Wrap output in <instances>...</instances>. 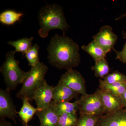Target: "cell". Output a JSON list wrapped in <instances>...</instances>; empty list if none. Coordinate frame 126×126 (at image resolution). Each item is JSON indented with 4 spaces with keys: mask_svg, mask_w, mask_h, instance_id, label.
Returning a JSON list of instances; mask_svg holds the SVG:
<instances>
[{
    "mask_svg": "<svg viewBox=\"0 0 126 126\" xmlns=\"http://www.w3.org/2000/svg\"><path fill=\"white\" fill-rule=\"evenodd\" d=\"M22 107L18 113L24 126H28V123L33 118L34 115L38 111V109L32 106L27 99H23Z\"/></svg>",
    "mask_w": 126,
    "mask_h": 126,
    "instance_id": "cell-14",
    "label": "cell"
},
{
    "mask_svg": "<svg viewBox=\"0 0 126 126\" xmlns=\"http://www.w3.org/2000/svg\"><path fill=\"white\" fill-rule=\"evenodd\" d=\"M122 99L124 108L126 110V90L122 97Z\"/></svg>",
    "mask_w": 126,
    "mask_h": 126,
    "instance_id": "cell-27",
    "label": "cell"
},
{
    "mask_svg": "<svg viewBox=\"0 0 126 126\" xmlns=\"http://www.w3.org/2000/svg\"><path fill=\"white\" fill-rule=\"evenodd\" d=\"M58 83L66 86L79 94L83 95L87 94L83 77L79 72L73 69L67 70L61 76Z\"/></svg>",
    "mask_w": 126,
    "mask_h": 126,
    "instance_id": "cell-6",
    "label": "cell"
},
{
    "mask_svg": "<svg viewBox=\"0 0 126 126\" xmlns=\"http://www.w3.org/2000/svg\"><path fill=\"white\" fill-rule=\"evenodd\" d=\"M39 46L37 44H34L25 54V56L29 62V65L31 67L35 66L40 62L39 57Z\"/></svg>",
    "mask_w": 126,
    "mask_h": 126,
    "instance_id": "cell-22",
    "label": "cell"
},
{
    "mask_svg": "<svg viewBox=\"0 0 126 126\" xmlns=\"http://www.w3.org/2000/svg\"><path fill=\"white\" fill-rule=\"evenodd\" d=\"M96 126H126V110L123 109L99 117Z\"/></svg>",
    "mask_w": 126,
    "mask_h": 126,
    "instance_id": "cell-10",
    "label": "cell"
},
{
    "mask_svg": "<svg viewBox=\"0 0 126 126\" xmlns=\"http://www.w3.org/2000/svg\"><path fill=\"white\" fill-rule=\"evenodd\" d=\"M93 39L107 54L113 49L118 37L113 33L111 26L105 25L101 27L99 32L93 36Z\"/></svg>",
    "mask_w": 126,
    "mask_h": 126,
    "instance_id": "cell-8",
    "label": "cell"
},
{
    "mask_svg": "<svg viewBox=\"0 0 126 126\" xmlns=\"http://www.w3.org/2000/svg\"><path fill=\"white\" fill-rule=\"evenodd\" d=\"M78 101L80 114L98 117L105 115L101 98L97 90L93 94L82 95Z\"/></svg>",
    "mask_w": 126,
    "mask_h": 126,
    "instance_id": "cell-5",
    "label": "cell"
},
{
    "mask_svg": "<svg viewBox=\"0 0 126 126\" xmlns=\"http://www.w3.org/2000/svg\"><path fill=\"white\" fill-rule=\"evenodd\" d=\"M47 50L49 63L58 69L70 70L80 63L79 45L65 35H55L50 40Z\"/></svg>",
    "mask_w": 126,
    "mask_h": 126,
    "instance_id": "cell-1",
    "label": "cell"
},
{
    "mask_svg": "<svg viewBox=\"0 0 126 126\" xmlns=\"http://www.w3.org/2000/svg\"></svg>",
    "mask_w": 126,
    "mask_h": 126,
    "instance_id": "cell-29",
    "label": "cell"
},
{
    "mask_svg": "<svg viewBox=\"0 0 126 126\" xmlns=\"http://www.w3.org/2000/svg\"><path fill=\"white\" fill-rule=\"evenodd\" d=\"M38 18L40 26L38 33L44 38L53 30H61L65 35V32L70 27L66 21L63 7L58 4H47L42 7L38 13Z\"/></svg>",
    "mask_w": 126,
    "mask_h": 126,
    "instance_id": "cell-2",
    "label": "cell"
},
{
    "mask_svg": "<svg viewBox=\"0 0 126 126\" xmlns=\"http://www.w3.org/2000/svg\"><path fill=\"white\" fill-rule=\"evenodd\" d=\"M99 117L80 114L76 126H96Z\"/></svg>",
    "mask_w": 126,
    "mask_h": 126,
    "instance_id": "cell-23",
    "label": "cell"
},
{
    "mask_svg": "<svg viewBox=\"0 0 126 126\" xmlns=\"http://www.w3.org/2000/svg\"><path fill=\"white\" fill-rule=\"evenodd\" d=\"M33 39V37L22 38L15 41H10L7 42V44L15 47L14 51L16 53L20 52L22 53L23 55H25V54L32 46Z\"/></svg>",
    "mask_w": 126,
    "mask_h": 126,
    "instance_id": "cell-19",
    "label": "cell"
},
{
    "mask_svg": "<svg viewBox=\"0 0 126 126\" xmlns=\"http://www.w3.org/2000/svg\"><path fill=\"white\" fill-rule=\"evenodd\" d=\"M54 87L47 84V82L36 90L33 97L37 108L40 111L48 108L53 99Z\"/></svg>",
    "mask_w": 126,
    "mask_h": 126,
    "instance_id": "cell-9",
    "label": "cell"
},
{
    "mask_svg": "<svg viewBox=\"0 0 126 126\" xmlns=\"http://www.w3.org/2000/svg\"><path fill=\"white\" fill-rule=\"evenodd\" d=\"M126 12L125 14H123V15H122L119 16V17L116 18V20H119L121 19L122 18H124V17H126Z\"/></svg>",
    "mask_w": 126,
    "mask_h": 126,
    "instance_id": "cell-28",
    "label": "cell"
},
{
    "mask_svg": "<svg viewBox=\"0 0 126 126\" xmlns=\"http://www.w3.org/2000/svg\"><path fill=\"white\" fill-rule=\"evenodd\" d=\"M103 81L105 83L109 84L125 82H126V76L118 71H115L107 75Z\"/></svg>",
    "mask_w": 126,
    "mask_h": 126,
    "instance_id": "cell-24",
    "label": "cell"
},
{
    "mask_svg": "<svg viewBox=\"0 0 126 126\" xmlns=\"http://www.w3.org/2000/svg\"><path fill=\"white\" fill-rule=\"evenodd\" d=\"M24 15L21 12H17L12 10H7L0 14V22L2 24L11 25L20 20Z\"/></svg>",
    "mask_w": 126,
    "mask_h": 126,
    "instance_id": "cell-18",
    "label": "cell"
},
{
    "mask_svg": "<svg viewBox=\"0 0 126 126\" xmlns=\"http://www.w3.org/2000/svg\"><path fill=\"white\" fill-rule=\"evenodd\" d=\"M0 126H13L10 122L7 121L4 119H0Z\"/></svg>",
    "mask_w": 126,
    "mask_h": 126,
    "instance_id": "cell-26",
    "label": "cell"
},
{
    "mask_svg": "<svg viewBox=\"0 0 126 126\" xmlns=\"http://www.w3.org/2000/svg\"><path fill=\"white\" fill-rule=\"evenodd\" d=\"M95 61V64L91 68L94 71L95 76L97 78H104L109 74L110 70L109 65L105 58Z\"/></svg>",
    "mask_w": 126,
    "mask_h": 126,
    "instance_id": "cell-20",
    "label": "cell"
},
{
    "mask_svg": "<svg viewBox=\"0 0 126 126\" xmlns=\"http://www.w3.org/2000/svg\"><path fill=\"white\" fill-rule=\"evenodd\" d=\"M15 51H9L5 55V60L0 68V71L6 84V89L11 91L16 89L18 85L23 84L26 72L19 66V62L16 59Z\"/></svg>",
    "mask_w": 126,
    "mask_h": 126,
    "instance_id": "cell-4",
    "label": "cell"
},
{
    "mask_svg": "<svg viewBox=\"0 0 126 126\" xmlns=\"http://www.w3.org/2000/svg\"><path fill=\"white\" fill-rule=\"evenodd\" d=\"M40 122V126H57L59 114L52 104L48 108L36 113Z\"/></svg>",
    "mask_w": 126,
    "mask_h": 126,
    "instance_id": "cell-13",
    "label": "cell"
},
{
    "mask_svg": "<svg viewBox=\"0 0 126 126\" xmlns=\"http://www.w3.org/2000/svg\"><path fill=\"white\" fill-rule=\"evenodd\" d=\"M101 98L105 114L115 112L124 108L122 98L110 93L97 89Z\"/></svg>",
    "mask_w": 126,
    "mask_h": 126,
    "instance_id": "cell-11",
    "label": "cell"
},
{
    "mask_svg": "<svg viewBox=\"0 0 126 126\" xmlns=\"http://www.w3.org/2000/svg\"><path fill=\"white\" fill-rule=\"evenodd\" d=\"M78 119L77 114L59 113L57 126H76Z\"/></svg>",
    "mask_w": 126,
    "mask_h": 126,
    "instance_id": "cell-21",
    "label": "cell"
},
{
    "mask_svg": "<svg viewBox=\"0 0 126 126\" xmlns=\"http://www.w3.org/2000/svg\"><path fill=\"white\" fill-rule=\"evenodd\" d=\"M48 70V67L41 62L31 67L30 70L26 72L23 85L16 97L22 100L25 98L32 101L36 90L46 82L45 76Z\"/></svg>",
    "mask_w": 126,
    "mask_h": 126,
    "instance_id": "cell-3",
    "label": "cell"
},
{
    "mask_svg": "<svg viewBox=\"0 0 126 126\" xmlns=\"http://www.w3.org/2000/svg\"><path fill=\"white\" fill-rule=\"evenodd\" d=\"M10 91L0 89V119L9 118L16 124L18 112L12 98Z\"/></svg>",
    "mask_w": 126,
    "mask_h": 126,
    "instance_id": "cell-7",
    "label": "cell"
},
{
    "mask_svg": "<svg viewBox=\"0 0 126 126\" xmlns=\"http://www.w3.org/2000/svg\"><path fill=\"white\" fill-rule=\"evenodd\" d=\"M99 89L111 93L116 96L122 98L126 90V82L109 84L99 80Z\"/></svg>",
    "mask_w": 126,
    "mask_h": 126,
    "instance_id": "cell-15",
    "label": "cell"
},
{
    "mask_svg": "<svg viewBox=\"0 0 126 126\" xmlns=\"http://www.w3.org/2000/svg\"><path fill=\"white\" fill-rule=\"evenodd\" d=\"M51 104L58 114L62 113L77 114L79 110L78 99L74 102H65L57 103L52 101Z\"/></svg>",
    "mask_w": 126,
    "mask_h": 126,
    "instance_id": "cell-17",
    "label": "cell"
},
{
    "mask_svg": "<svg viewBox=\"0 0 126 126\" xmlns=\"http://www.w3.org/2000/svg\"><path fill=\"white\" fill-rule=\"evenodd\" d=\"M123 38L126 39V42L121 51H118L113 48L116 54V59L126 64V32H123L122 33Z\"/></svg>",
    "mask_w": 126,
    "mask_h": 126,
    "instance_id": "cell-25",
    "label": "cell"
},
{
    "mask_svg": "<svg viewBox=\"0 0 126 126\" xmlns=\"http://www.w3.org/2000/svg\"><path fill=\"white\" fill-rule=\"evenodd\" d=\"M79 94L64 85L58 83L53 89V101L55 103L69 102L77 98Z\"/></svg>",
    "mask_w": 126,
    "mask_h": 126,
    "instance_id": "cell-12",
    "label": "cell"
},
{
    "mask_svg": "<svg viewBox=\"0 0 126 126\" xmlns=\"http://www.w3.org/2000/svg\"><path fill=\"white\" fill-rule=\"evenodd\" d=\"M81 48L90 55L94 61L104 58L107 55V53L103 49L95 43L94 40L90 42L88 45H83Z\"/></svg>",
    "mask_w": 126,
    "mask_h": 126,
    "instance_id": "cell-16",
    "label": "cell"
}]
</instances>
